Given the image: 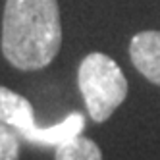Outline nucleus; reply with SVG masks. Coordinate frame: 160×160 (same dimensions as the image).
<instances>
[{"instance_id": "f257e3e1", "label": "nucleus", "mask_w": 160, "mask_h": 160, "mask_svg": "<svg viewBox=\"0 0 160 160\" xmlns=\"http://www.w3.org/2000/svg\"><path fill=\"white\" fill-rule=\"evenodd\" d=\"M62 47L60 8L56 0H6L2 54L14 68H47Z\"/></svg>"}, {"instance_id": "f03ea898", "label": "nucleus", "mask_w": 160, "mask_h": 160, "mask_svg": "<svg viewBox=\"0 0 160 160\" xmlns=\"http://www.w3.org/2000/svg\"><path fill=\"white\" fill-rule=\"evenodd\" d=\"M77 87L93 122H106L128 97V81L120 66L102 52H91L79 64Z\"/></svg>"}, {"instance_id": "7ed1b4c3", "label": "nucleus", "mask_w": 160, "mask_h": 160, "mask_svg": "<svg viewBox=\"0 0 160 160\" xmlns=\"http://www.w3.org/2000/svg\"><path fill=\"white\" fill-rule=\"evenodd\" d=\"M129 58L143 77L160 85V31H141L133 35Z\"/></svg>"}, {"instance_id": "20e7f679", "label": "nucleus", "mask_w": 160, "mask_h": 160, "mask_svg": "<svg viewBox=\"0 0 160 160\" xmlns=\"http://www.w3.org/2000/svg\"><path fill=\"white\" fill-rule=\"evenodd\" d=\"M0 122L14 128L19 137L37 125L31 102L2 85H0Z\"/></svg>"}, {"instance_id": "39448f33", "label": "nucleus", "mask_w": 160, "mask_h": 160, "mask_svg": "<svg viewBox=\"0 0 160 160\" xmlns=\"http://www.w3.org/2000/svg\"><path fill=\"white\" fill-rule=\"evenodd\" d=\"M83 128H85V116L79 112H73L60 123L50 125V128H39V125H35L29 131H25L21 137L33 145L58 147V145L66 143L68 139H72V137L81 135Z\"/></svg>"}, {"instance_id": "423d86ee", "label": "nucleus", "mask_w": 160, "mask_h": 160, "mask_svg": "<svg viewBox=\"0 0 160 160\" xmlns=\"http://www.w3.org/2000/svg\"><path fill=\"white\" fill-rule=\"evenodd\" d=\"M54 160H102V152L93 139L77 135L56 147Z\"/></svg>"}, {"instance_id": "0eeeda50", "label": "nucleus", "mask_w": 160, "mask_h": 160, "mask_svg": "<svg viewBox=\"0 0 160 160\" xmlns=\"http://www.w3.org/2000/svg\"><path fill=\"white\" fill-rule=\"evenodd\" d=\"M19 158V135L14 128L0 122V160Z\"/></svg>"}]
</instances>
